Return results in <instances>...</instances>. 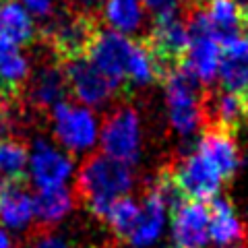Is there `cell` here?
<instances>
[{
  "label": "cell",
  "mask_w": 248,
  "mask_h": 248,
  "mask_svg": "<svg viewBox=\"0 0 248 248\" xmlns=\"http://www.w3.org/2000/svg\"><path fill=\"white\" fill-rule=\"evenodd\" d=\"M133 186V170L128 164L108 157L106 153H91L81 164L75 182V201L99 221H106L116 199Z\"/></svg>",
  "instance_id": "1"
},
{
  "label": "cell",
  "mask_w": 248,
  "mask_h": 248,
  "mask_svg": "<svg viewBox=\"0 0 248 248\" xmlns=\"http://www.w3.org/2000/svg\"><path fill=\"white\" fill-rule=\"evenodd\" d=\"M147 48L155 68V79L166 81L170 75L180 71L188 54V27L186 15L170 13L153 17L149 31L139 37Z\"/></svg>",
  "instance_id": "2"
},
{
  "label": "cell",
  "mask_w": 248,
  "mask_h": 248,
  "mask_svg": "<svg viewBox=\"0 0 248 248\" xmlns=\"http://www.w3.org/2000/svg\"><path fill=\"white\" fill-rule=\"evenodd\" d=\"M102 31L99 19L85 17L71 9L54 13V17L44 27V37L52 54L60 62L87 56L93 40Z\"/></svg>",
  "instance_id": "3"
},
{
  "label": "cell",
  "mask_w": 248,
  "mask_h": 248,
  "mask_svg": "<svg viewBox=\"0 0 248 248\" xmlns=\"http://www.w3.org/2000/svg\"><path fill=\"white\" fill-rule=\"evenodd\" d=\"M166 87V104L172 126L180 135H190L203 124V97L201 81L195 77L186 64L180 71L170 75L164 81Z\"/></svg>",
  "instance_id": "4"
},
{
  "label": "cell",
  "mask_w": 248,
  "mask_h": 248,
  "mask_svg": "<svg viewBox=\"0 0 248 248\" xmlns=\"http://www.w3.org/2000/svg\"><path fill=\"white\" fill-rule=\"evenodd\" d=\"M52 133L60 149L66 153L89 151L97 141V120L89 108L71 99L60 102L50 110Z\"/></svg>",
  "instance_id": "5"
},
{
  "label": "cell",
  "mask_w": 248,
  "mask_h": 248,
  "mask_svg": "<svg viewBox=\"0 0 248 248\" xmlns=\"http://www.w3.org/2000/svg\"><path fill=\"white\" fill-rule=\"evenodd\" d=\"M102 153L122 164H135L141 151V124L133 106H118L102 120Z\"/></svg>",
  "instance_id": "6"
},
{
  "label": "cell",
  "mask_w": 248,
  "mask_h": 248,
  "mask_svg": "<svg viewBox=\"0 0 248 248\" xmlns=\"http://www.w3.org/2000/svg\"><path fill=\"white\" fill-rule=\"evenodd\" d=\"M135 44L137 40H130L112 29H102L87 52L89 62L112 83L116 91H128L126 77Z\"/></svg>",
  "instance_id": "7"
},
{
  "label": "cell",
  "mask_w": 248,
  "mask_h": 248,
  "mask_svg": "<svg viewBox=\"0 0 248 248\" xmlns=\"http://www.w3.org/2000/svg\"><path fill=\"white\" fill-rule=\"evenodd\" d=\"M168 168L172 170L174 180L180 186L186 201L203 203V201H213L219 195V188L223 184L221 176L201 155L199 149L176 157L172 164H168Z\"/></svg>",
  "instance_id": "8"
},
{
  "label": "cell",
  "mask_w": 248,
  "mask_h": 248,
  "mask_svg": "<svg viewBox=\"0 0 248 248\" xmlns=\"http://www.w3.org/2000/svg\"><path fill=\"white\" fill-rule=\"evenodd\" d=\"M75 159L71 153L56 147L52 141L37 139L29 149L27 178L37 190L66 186V180L73 176Z\"/></svg>",
  "instance_id": "9"
},
{
  "label": "cell",
  "mask_w": 248,
  "mask_h": 248,
  "mask_svg": "<svg viewBox=\"0 0 248 248\" xmlns=\"http://www.w3.org/2000/svg\"><path fill=\"white\" fill-rule=\"evenodd\" d=\"M25 93L31 106L37 110H52L60 102H66L71 93H68L64 64L54 56L31 68V75L25 83Z\"/></svg>",
  "instance_id": "10"
},
{
  "label": "cell",
  "mask_w": 248,
  "mask_h": 248,
  "mask_svg": "<svg viewBox=\"0 0 248 248\" xmlns=\"http://www.w3.org/2000/svg\"><path fill=\"white\" fill-rule=\"evenodd\" d=\"M62 64H64V73H66L68 93L81 106L97 108L116 93L112 83L91 64L87 56L62 62Z\"/></svg>",
  "instance_id": "11"
},
{
  "label": "cell",
  "mask_w": 248,
  "mask_h": 248,
  "mask_svg": "<svg viewBox=\"0 0 248 248\" xmlns=\"http://www.w3.org/2000/svg\"><path fill=\"white\" fill-rule=\"evenodd\" d=\"M35 223L33 192L25 182H0V228L23 234Z\"/></svg>",
  "instance_id": "12"
},
{
  "label": "cell",
  "mask_w": 248,
  "mask_h": 248,
  "mask_svg": "<svg viewBox=\"0 0 248 248\" xmlns=\"http://www.w3.org/2000/svg\"><path fill=\"white\" fill-rule=\"evenodd\" d=\"M219 87L234 93L248 106V35L221 44Z\"/></svg>",
  "instance_id": "13"
},
{
  "label": "cell",
  "mask_w": 248,
  "mask_h": 248,
  "mask_svg": "<svg viewBox=\"0 0 248 248\" xmlns=\"http://www.w3.org/2000/svg\"><path fill=\"white\" fill-rule=\"evenodd\" d=\"M172 232L178 248H205L209 238L207 205L186 201L172 213Z\"/></svg>",
  "instance_id": "14"
},
{
  "label": "cell",
  "mask_w": 248,
  "mask_h": 248,
  "mask_svg": "<svg viewBox=\"0 0 248 248\" xmlns=\"http://www.w3.org/2000/svg\"><path fill=\"white\" fill-rule=\"evenodd\" d=\"M197 149L217 170V174L221 176L223 182L234 178L240 166V149L236 145L234 135H230L221 128H205L201 145Z\"/></svg>",
  "instance_id": "15"
},
{
  "label": "cell",
  "mask_w": 248,
  "mask_h": 248,
  "mask_svg": "<svg viewBox=\"0 0 248 248\" xmlns=\"http://www.w3.org/2000/svg\"><path fill=\"white\" fill-rule=\"evenodd\" d=\"M209 211V238L219 246H246V230L238 219L234 207L228 199L215 197L207 205Z\"/></svg>",
  "instance_id": "16"
},
{
  "label": "cell",
  "mask_w": 248,
  "mask_h": 248,
  "mask_svg": "<svg viewBox=\"0 0 248 248\" xmlns=\"http://www.w3.org/2000/svg\"><path fill=\"white\" fill-rule=\"evenodd\" d=\"M31 75V60L25 50L0 40V99H15L25 89Z\"/></svg>",
  "instance_id": "17"
},
{
  "label": "cell",
  "mask_w": 248,
  "mask_h": 248,
  "mask_svg": "<svg viewBox=\"0 0 248 248\" xmlns=\"http://www.w3.org/2000/svg\"><path fill=\"white\" fill-rule=\"evenodd\" d=\"M166 213H168V209L161 203L159 195L153 190L151 184H147V188L143 192L141 213H139L137 226H135L126 244H130L133 248H145L151 242H155L157 236L161 234V228H164Z\"/></svg>",
  "instance_id": "18"
},
{
  "label": "cell",
  "mask_w": 248,
  "mask_h": 248,
  "mask_svg": "<svg viewBox=\"0 0 248 248\" xmlns=\"http://www.w3.org/2000/svg\"><path fill=\"white\" fill-rule=\"evenodd\" d=\"M35 19L19 4V0H0V40L25 48L35 42Z\"/></svg>",
  "instance_id": "19"
},
{
  "label": "cell",
  "mask_w": 248,
  "mask_h": 248,
  "mask_svg": "<svg viewBox=\"0 0 248 248\" xmlns=\"http://www.w3.org/2000/svg\"><path fill=\"white\" fill-rule=\"evenodd\" d=\"M35 203V223L40 228L50 230L64 219L77 205L75 192L66 186H56V188H44L33 195Z\"/></svg>",
  "instance_id": "20"
},
{
  "label": "cell",
  "mask_w": 248,
  "mask_h": 248,
  "mask_svg": "<svg viewBox=\"0 0 248 248\" xmlns=\"http://www.w3.org/2000/svg\"><path fill=\"white\" fill-rule=\"evenodd\" d=\"M201 9L207 15L209 25L213 27L217 40L221 44L232 42V40H236V37L248 35L246 25H244L242 17H240L234 0H205V2L201 4Z\"/></svg>",
  "instance_id": "21"
},
{
  "label": "cell",
  "mask_w": 248,
  "mask_h": 248,
  "mask_svg": "<svg viewBox=\"0 0 248 248\" xmlns=\"http://www.w3.org/2000/svg\"><path fill=\"white\" fill-rule=\"evenodd\" d=\"M27 166V145L15 137L0 139V182H25Z\"/></svg>",
  "instance_id": "22"
},
{
  "label": "cell",
  "mask_w": 248,
  "mask_h": 248,
  "mask_svg": "<svg viewBox=\"0 0 248 248\" xmlns=\"http://www.w3.org/2000/svg\"><path fill=\"white\" fill-rule=\"evenodd\" d=\"M143 2L141 0H106L104 19L110 23L112 31L126 35L143 27Z\"/></svg>",
  "instance_id": "23"
},
{
  "label": "cell",
  "mask_w": 248,
  "mask_h": 248,
  "mask_svg": "<svg viewBox=\"0 0 248 248\" xmlns=\"http://www.w3.org/2000/svg\"><path fill=\"white\" fill-rule=\"evenodd\" d=\"M139 213H141V205L135 203L133 199L120 197V199L114 201L110 211H108L106 223L110 226L116 240H120V242H128V238H130V234H133V230L137 226Z\"/></svg>",
  "instance_id": "24"
},
{
  "label": "cell",
  "mask_w": 248,
  "mask_h": 248,
  "mask_svg": "<svg viewBox=\"0 0 248 248\" xmlns=\"http://www.w3.org/2000/svg\"><path fill=\"white\" fill-rule=\"evenodd\" d=\"M27 248H73V244L64 236L54 234L50 230H42L29 240Z\"/></svg>",
  "instance_id": "25"
},
{
  "label": "cell",
  "mask_w": 248,
  "mask_h": 248,
  "mask_svg": "<svg viewBox=\"0 0 248 248\" xmlns=\"http://www.w3.org/2000/svg\"><path fill=\"white\" fill-rule=\"evenodd\" d=\"M19 4L25 9L33 19L50 21L56 13V2L54 0H19Z\"/></svg>",
  "instance_id": "26"
},
{
  "label": "cell",
  "mask_w": 248,
  "mask_h": 248,
  "mask_svg": "<svg viewBox=\"0 0 248 248\" xmlns=\"http://www.w3.org/2000/svg\"><path fill=\"white\" fill-rule=\"evenodd\" d=\"M104 6H106V0H66V9L85 15V17H93V19L102 17Z\"/></svg>",
  "instance_id": "27"
},
{
  "label": "cell",
  "mask_w": 248,
  "mask_h": 248,
  "mask_svg": "<svg viewBox=\"0 0 248 248\" xmlns=\"http://www.w3.org/2000/svg\"><path fill=\"white\" fill-rule=\"evenodd\" d=\"M0 248H15L13 236L6 230H2V228H0Z\"/></svg>",
  "instance_id": "28"
},
{
  "label": "cell",
  "mask_w": 248,
  "mask_h": 248,
  "mask_svg": "<svg viewBox=\"0 0 248 248\" xmlns=\"http://www.w3.org/2000/svg\"><path fill=\"white\" fill-rule=\"evenodd\" d=\"M234 248H246V246H234Z\"/></svg>",
  "instance_id": "29"
},
{
  "label": "cell",
  "mask_w": 248,
  "mask_h": 248,
  "mask_svg": "<svg viewBox=\"0 0 248 248\" xmlns=\"http://www.w3.org/2000/svg\"><path fill=\"white\" fill-rule=\"evenodd\" d=\"M172 248H178V246H172Z\"/></svg>",
  "instance_id": "30"
}]
</instances>
